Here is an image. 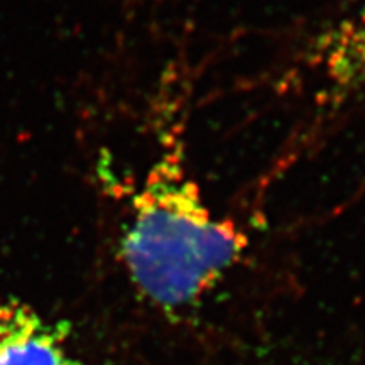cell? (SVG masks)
<instances>
[{"mask_svg":"<svg viewBox=\"0 0 365 365\" xmlns=\"http://www.w3.org/2000/svg\"><path fill=\"white\" fill-rule=\"evenodd\" d=\"M0 365H85L70 346V327L0 296Z\"/></svg>","mask_w":365,"mask_h":365,"instance_id":"2","label":"cell"},{"mask_svg":"<svg viewBox=\"0 0 365 365\" xmlns=\"http://www.w3.org/2000/svg\"><path fill=\"white\" fill-rule=\"evenodd\" d=\"M245 232L205 202L180 158L153 163L129 203L120 259L140 296L164 312H180L203 296L242 261Z\"/></svg>","mask_w":365,"mask_h":365,"instance_id":"1","label":"cell"},{"mask_svg":"<svg viewBox=\"0 0 365 365\" xmlns=\"http://www.w3.org/2000/svg\"><path fill=\"white\" fill-rule=\"evenodd\" d=\"M318 66L336 93L365 88V6L318 41Z\"/></svg>","mask_w":365,"mask_h":365,"instance_id":"3","label":"cell"}]
</instances>
